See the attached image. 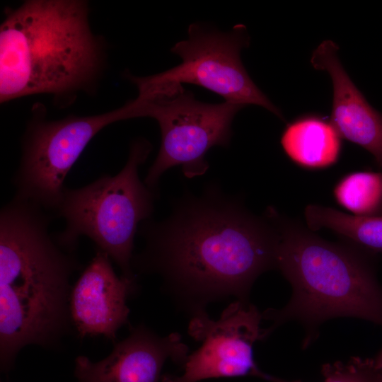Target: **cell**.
Masks as SVG:
<instances>
[{
  "label": "cell",
  "instance_id": "2e32d148",
  "mask_svg": "<svg viewBox=\"0 0 382 382\" xmlns=\"http://www.w3.org/2000/svg\"><path fill=\"white\" fill-rule=\"evenodd\" d=\"M322 374L325 382H382V358L378 354L374 358L353 357L347 363L325 364ZM279 382L288 381L280 379Z\"/></svg>",
  "mask_w": 382,
  "mask_h": 382
},
{
  "label": "cell",
  "instance_id": "8992f818",
  "mask_svg": "<svg viewBox=\"0 0 382 382\" xmlns=\"http://www.w3.org/2000/svg\"><path fill=\"white\" fill-rule=\"evenodd\" d=\"M127 107L129 119L149 117L159 125L160 149L144 180L156 192L161 177L173 167L181 166L188 178L204 174L209 168L207 153L216 146H229L233 120L245 106L227 101L204 103L178 84L137 97Z\"/></svg>",
  "mask_w": 382,
  "mask_h": 382
},
{
  "label": "cell",
  "instance_id": "7c38bea8",
  "mask_svg": "<svg viewBox=\"0 0 382 382\" xmlns=\"http://www.w3.org/2000/svg\"><path fill=\"white\" fill-rule=\"evenodd\" d=\"M338 46L323 41L313 52L312 66L326 71L332 84L331 123L341 137L366 149L382 170V113L374 109L343 68Z\"/></svg>",
  "mask_w": 382,
  "mask_h": 382
},
{
  "label": "cell",
  "instance_id": "7a4b0ae2",
  "mask_svg": "<svg viewBox=\"0 0 382 382\" xmlns=\"http://www.w3.org/2000/svg\"><path fill=\"white\" fill-rule=\"evenodd\" d=\"M52 216L15 196L0 212V367L9 371L28 345L59 349L74 332L70 313L76 251L50 233Z\"/></svg>",
  "mask_w": 382,
  "mask_h": 382
},
{
  "label": "cell",
  "instance_id": "6da1fadb",
  "mask_svg": "<svg viewBox=\"0 0 382 382\" xmlns=\"http://www.w3.org/2000/svg\"><path fill=\"white\" fill-rule=\"evenodd\" d=\"M138 233L145 245L132 257L133 272L161 277L163 291L191 318L230 297L250 302L255 279L276 268L274 221L213 185L183 197L167 219L143 221Z\"/></svg>",
  "mask_w": 382,
  "mask_h": 382
},
{
  "label": "cell",
  "instance_id": "52a82bcc",
  "mask_svg": "<svg viewBox=\"0 0 382 382\" xmlns=\"http://www.w3.org/2000/svg\"><path fill=\"white\" fill-rule=\"evenodd\" d=\"M127 119L123 105L100 115L33 121L23 138L20 163L12 178L14 196L54 212L65 179L89 142L106 126Z\"/></svg>",
  "mask_w": 382,
  "mask_h": 382
},
{
  "label": "cell",
  "instance_id": "e0dca14e",
  "mask_svg": "<svg viewBox=\"0 0 382 382\" xmlns=\"http://www.w3.org/2000/svg\"><path fill=\"white\" fill-rule=\"evenodd\" d=\"M379 354L381 355V357L382 358V350L379 352Z\"/></svg>",
  "mask_w": 382,
  "mask_h": 382
},
{
  "label": "cell",
  "instance_id": "277c9868",
  "mask_svg": "<svg viewBox=\"0 0 382 382\" xmlns=\"http://www.w3.org/2000/svg\"><path fill=\"white\" fill-rule=\"evenodd\" d=\"M100 63L87 3L27 1L8 10L0 27V100L73 93L93 81Z\"/></svg>",
  "mask_w": 382,
  "mask_h": 382
},
{
  "label": "cell",
  "instance_id": "3957f363",
  "mask_svg": "<svg viewBox=\"0 0 382 382\" xmlns=\"http://www.w3.org/2000/svg\"><path fill=\"white\" fill-rule=\"evenodd\" d=\"M279 234L276 255L279 269L292 286V296L282 309L268 308L262 319L272 325L266 335L291 320L308 331L306 347L319 325L337 317H354L382 327V285L377 279L378 255L351 243L327 241L282 216L266 210Z\"/></svg>",
  "mask_w": 382,
  "mask_h": 382
},
{
  "label": "cell",
  "instance_id": "4fadbf2b",
  "mask_svg": "<svg viewBox=\"0 0 382 382\" xmlns=\"http://www.w3.org/2000/svg\"><path fill=\"white\" fill-rule=\"evenodd\" d=\"M341 138L331 122L308 116L289 124L280 142L286 156L298 166L323 169L337 161Z\"/></svg>",
  "mask_w": 382,
  "mask_h": 382
},
{
  "label": "cell",
  "instance_id": "9a60e30c",
  "mask_svg": "<svg viewBox=\"0 0 382 382\" xmlns=\"http://www.w3.org/2000/svg\"><path fill=\"white\" fill-rule=\"evenodd\" d=\"M337 203L352 214L382 217V170L357 171L342 178L333 189Z\"/></svg>",
  "mask_w": 382,
  "mask_h": 382
},
{
  "label": "cell",
  "instance_id": "5b68a950",
  "mask_svg": "<svg viewBox=\"0 0 382 382\" xmlns=\"http://www.w3.org/2000/svg\"><path fill=\"white\" fill-rule=\"evenodd\" d=\"M151 144L133 141L125 166L115 175L103 174L79 188L65 187L55 213L65 227L54 236L66 249L76 251L81 236L90 238L119 267L122 275L137 281L132 267L134 238L139 225L151 218L156 192L141 180L139 168Z\"/></svg>",
  "mask_w": 382,
  "mask_h": 382
},
{
  "label": "cell",
  "instance_id": "ba28073f",
  "mask_svg": "<svg viewBox=\"0 0 382 382\" xmlns=\"http://www.w3.org/2000/svg\"><path fill=\"white\" fill-rule=\"evenodd\" d=\"M187 34V39L171 48L182 62L167 71L144 76L148 82L199 86L221 96L225 101L243 106L259 105L284 120L281 110L255 84L242 63L241 52L250 44L243 24L221 32L195 23L189 25Z\"/></svg>",
  "mask_w": 382,
  "mask_h": 382
},
{
  "label": "cell",
  "instance_id": "5bb4252c",
  "mask_svg": "<svg viewBox=\"0 0 382 382\" xmlns=\"http://www.w3.org/2000/svg\"><path fill=\"white\" fill-rule=\"evenodd\" d=\"M304 216L312 231L328 228L360 248L382 253V217L359 216L318 204L306 206Z\"/></svg>",
  "mask_w": 382,
  "mask_h": 382
},
{
  "label": "cell",
  "instance_id": "8fae6325",
  "mask_svg": "<svg viewBox=\"0 0 382 382\" xmlns=\"http://www.w3.org/2000/svg\"><path fill=\"white\" fill-rule=\"evenodd\" d=\"M188 352L178 333L161 337L141 324L114 344L103 359L93 362L84 355L77 357L74 375L77 382H159L166 360L183 366Z\"/></svg>",
  "mask_w": 382,
  "mask_h": 382
},
{
  "label": "cell",
  "instance_id": "30bf717a",
  "mask_svg": "<svg viewBox=\"0 0 382 382\" xmlns=\"http://www.w3.org/2000/svg\"><path fill=\"white\" fill-rule=\"evenodd\" d=\"M137 290L136 280L118 277L108 255L96 250L71 289L70 313L77 336L102 335L115 344L117 331L129 323L127 298Z\"/></svg>",
  "mask_w": 382,
  "mask_h": 382
},
{
  "label": "cell",
  "instance_id": "9c48e42d",
  "mask_svg": "<svg viewBox=\"0 0 382 382\" xmlns=\"http://www.w3.org/2000/svg\"><path fill=\"white\" fill-rule=\"evenodd\" d=\"M262 313L250 302L235 301L212 320L207 313L192 317L188 333L201 346L187 356L180 376L165 374L162 382H199L221 377L254 376L270 382L277 378L265 374L253 359V344L266 338L260 328Z\"/></svg>",
  "mask_w": 382,
  "mask_h": 382
}]
</instances>
